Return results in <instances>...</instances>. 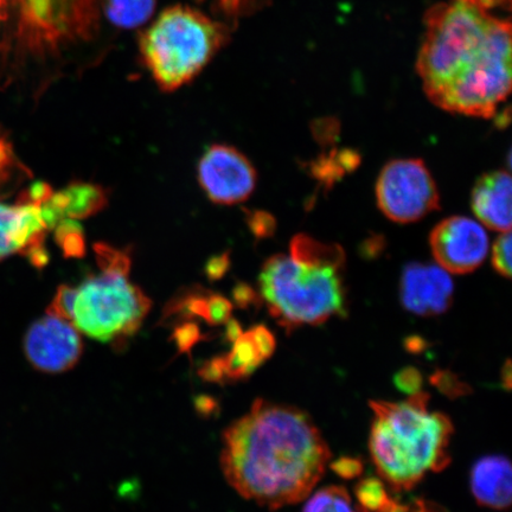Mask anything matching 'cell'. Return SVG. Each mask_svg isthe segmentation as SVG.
<instances>
[{
	"label": "cell",
	"mask_w": 512,
	"mask_h": 512,
	"mask_svg": "<svg viewBox=\"0 0 512 512\" xmlns=\"http://www.w3.org/2000/svg\"><path fill=\"white\" fill-rule=\"evenodd\" d=\"M489 0H446L425 18L416 69L444 111L489 119L511 91V24Z\"/></svg>",
	"instance_id": "cell-1"
},
{
	"label": "cell",
	"mask_w": 512,
	"mask_h": 512,
	"mask_svg": "<svg viewBox=\"0 0 512 512\" xmlns=\"http://www.w3.org/2000/svg\"><path fill=\"white\" fill-rule=\"evenodd\" d=\"M331 452L315 422L296 407L256 400L222 437L224 478L240 496L278 510L309 497Z\"/></svg>",
	"instance_id": "cell-2"
},
{
	"label": "cell",
	"mask_w": 512,
	"mask_h": 512,
	"mask_svg": "<svg viewBox=\"0 0 512 512\" xmlns=\"http://www.w3.org/2000/svg\"><path fill=\"white\" fill-rule=\"evenodd\" d=\"M424 392L406 401H371L369 450L377 472L395 491L414 488L431 472L451 463L454 427L443 413L428 408Z\"/></svg>",
	"instance_id": "cell-3"
},
{
	"label": "cell",
	"mask_w": 512,
	"mask_h": 512,
	"mask_svg": "<svg viewBox=\"0 0 512 512\" xmlns=\"http://www.w3.org/2000/svg\"><path fill=\"white\" fill-rule=\"evenodd\" d=\"M229 29L190 6H170L140 35V56L160 89L174 92L200 75L226 46Z\"/></svg>",
	"instance_id": "cell-4"
},
{
	"label": "cell",
	"mask_w": 512,
	"mask_h": 512,
	"mask_svg": "<svg viewBox=\"0 0 512 512\" xmlns=\"http://www.w3.org/2000/svg\"><path fill=\"white\" fill-rule=\"evenodd\" d=\"M343 266L316 264L278 254L262 267L261 297L287 331L320 325L347 312Z\"/></svg>",
	"instance_id": "cell-5"
},
{
	"label": "cell",
	"mask_w": 512,
	"mask_h": 512,
	"mask_svg": "<svg viewBox=\"0 0 512 512\" xmlns=\"http://www.w3.org/2000/svg\"><path fill=\"white\" fill-rule=\"evenodd\" d=\"M151 304L128 274L101 271L75 287L69 323L95 341L119 345L140 329Z\"/></svg>",
	"instance_id": "cell-6"
},
{
	"label": "cell",
	"mask_w": 512,
	"mask_h": 512,
	"mask_svg": "<svg viewBox=\"0 0 512 512\" xmlns=\"http://www.w3.org/2000/svg\"><path fill=\"white\" fill-rule=\"evenodd\" d=\"M100 19V0H19L14 48L32 55L54 53L92 38Z\"/></svg>",
	"instance_id": "cell-7"
},
{
	"label": "cell",
	"mask_w": 512,
	"mask_h": 512,
	"mask_svg": "<svg viewBox=\"0 0 512 512\" xmlns=\"http://www.w3.org/2000/svg\"><path fill=\"white\" fill-rule=\"evenodd\" d=\"M376 200L382 213L398 223L420 221L440 208L437 184L421 159H396L384 166Z\"/></svg>",
	"instance_id": "cell-8"
},
{
	"label": "cell",
	"mask_w": 512,
	"mask_h": 512,
	"mask_svg": "<svg viewBox=\"0 0 512 512\" xmlns=\"http://www.w3.org/2000/svg\"><path fill=\"white\" fill-rule=\"evenodd\" d=\"M198 181L209 200L223 206L246 201L256 187V171L249 159L232 146L213 145L198 164Z\"/></svg>",
	"instance_id": "cell-9"
},
{
	"label": "cell",
	"mask_w": 512,
	"mask_h": 512,
	"mask_svg": "<svg viewBox=\"0 0 512 512\" xmlns=\"http://www.w3.org/2000/svg\"><path fill=\"white\" fill-rule=\"evenodd\" d=\"M430 245L435 260L446 272L467 274L482 266L489 252V236L475 220L452 216L434 227Z\"/></svg>",
	"instance_id": "cell-10"
},
{
	"label": "cell",
	"mask_w": 512,
	"mask_h": 512,
	"mask_svg": "<svg viewBox=\"0 0 512 512\" xmlns=\"http://www.w3.org/2000/svg\"><path fill=\"white\" fill-rule=\"evenodd\" d=\"M24 352L35 369L61 374L78 364L83 342L72 323L47 313L30 326L24 338Z\"/></svg>",
	"instance_id": "cell-11"
},
{
	"label": "cell",
	"mask_w": 512,
	"mask_h": 512,
	"mask_svg": "<svg viewBox=\"0 0 512 512\" xmlns=\"http://www.w3.org/2000/svg\"><path fill=\"white\" fill-rule=\"evenodd\" d=\"M48 232L41 204L17 200L14 204L0 200V260L14 254L27 255L37 267L47 265L44 238Z\"/></svg>",
	"instance_id": "cell-12"
},
{
	"label": "cell",
	"mask_w": 512,
	"mask_h": 512,
	"mask_svg": "<svg viewBox=\"0 0 512 512\" xmlns=\"http://www.w3.org/2000/svg\"><path fill=\"white\" fill-rule=\"evenodd\" d=\"M454 286L448 273L439 266L409 264L402 272L400 299L413 315H443L452 306Z\"/></svg>",
	"instance_id": "cell-13"
},
{
	"label": "cell",
	"mask_w": 512,
	"mask_h": 512,
	"mask_svg": "<svg viewBox=\"0 0 512 512\" xmlns=\"http://www.w3.org/2000/svg\"><path fill=\"white\" fill-rule=\"evenodd\" d=\"M511 192V177L507 171H492L478 179L472 190L471 206L486 228L510 232Z\"/></svg>",
	"instance_id": "cell-14"
},
{
	"label": "cell",
	"mask_w": 512,
	"mask_h": 512,
	"mask_svg": "<svg viewBox=\"0 0 512 512\" xmlns=\"http://www.w3.org/2000/svg\"><path fill=\"white\" fill-rule=\"evenodd\" d=\"M108 197L99 185L75 182L66 189L54 192L41 204L42 216L48 230L55 229L61 221L87 219L107 206Z\"/></svg>",
	"instance_id": "cell-15"
},
{
	"label": "cell",
	"mask_w": 512,
	"mask_h": 512,
	"mask_svg": "<svg viewBox=\"0 0 512 512\" xmlns=\"http://www.w3.org/2000/svg\"><path fill=\"white\" fill-rule=\"evenodd\" d=\"M470 486L482 507L502 511L511 505L512 470L508 458L486 456L472 466Z\"/></svg>",
	"instance_id": "cell-16"
},
{
	"label": "cell",
	"mask_w": 512,
	"mask_h": 512,
	"mask_svg": "<svg viewBox=\"0 0 512 512\" xmlns=\"http://www.w3.org/2000/svg\"><path fill=\"white\" fill-rule=\"evenodd\" d=\"M275 351V338L264 325L241 334L235 339L232 354L228 357L226 373L232 379H242L270 358Z\"/></svg>",
	"instance_id": "cell-17"
},
{
	"label": "cell",
	"mask_w": 512,
	"mask_h": 512,
	"mask_svg": "<svg viewBox=\"0 0 512 512\" xmlns=\"http://www.w3.org/2000/svg\"><path fill=\"white\" fill-rule=\"evenodd\" d=\"M101 12L115 27L137 29L155 12L157 0H100Z\"/></svg>",
	"instance_id": "cell-18"
},
{
	"label": "cell",
	"mask_w": 512,
	"mask_h": 512,
	"mask_svg": "<svg viewBox=\"0 0 512 512\" xmlns=\"http://www.w3.org/2000/svg\"><path fill=\"white\" fill-rule=\"evenodd\" d=\"M29 176V170L19 162L10 140L0 133V200L11 195Z\"/></svg>",
	"instance_id": "cell-19"
},
{
	"label": "cell",
	"mask_w": 512,
	"mask_h": 512,
	"mask_svg": "<svg viewBox=\"0 0 512 512\" xmlns=\"http://www.w3.org/2000/svg\"><path fill=\"white\" fill-rule=\"evenodd\" d=\"M355 495L358 512H390L395 504L386 485L376 477L361 480L356 486Z\"/></svg>",
	"instance_id": "cell-20"
},
{
	"label": "cell",
	"mask_w": 512,
	"mask_h": 512,
	"mask_svg": "<svg viewBox=\"0 0 512 512\" xmlns=\"http://www.w3.org/2000/svg\"><path fill=\"white\" fill-rule=\"evenodd\" d=\"M303 512H358L352 507L349 492L342 486H328L307 501Z\"/></svg>",
	"instance_id": "cell-21"
},
{
	"label": "cell",
	"mask_w": 512,
	"mask_h": 512,
	"mask_svg": "<svg viewBox=\"0 0 512 512\" xmlns=\"http://www.w3.org/2000/svg\"><path fill=\"white\" fill-rule=\"evenodd\" d=\"M56 241L68 258H82L86 253L85 235L75 220L66 219L57 224Z\"/></svg>",
	"instance_id": "cell-22"
},
{
	"label": "cell",
	"mask_w": 512,
	"mask_h": 512,
	"mask_svg": "<svg viewBox=\"0 0 512 512\" xmlns=\"http://www.w3.org/2000/svg\"><path fill=\"white\" fill-rule=\"evenodd\" d=\"M96 261L102 272L130 274L131 258L119 249H115L106 243H98L94 246Z\"/></svg>",
	"instance_id": "cell-23"
},
{
	"label": "cell",
	"mask_w": 512,
	"mask_h": 512,
	"mask_svg": "<svg viewBox=\"0 0 512 512\" xmlns=\"http://www.w3.org/2000/svg\"><path fill=\"white\" fill-rule=\"evenodd\" d=\"M431 383L441 394L450 399L463 398L471 393V387L450 370H437L431 376Z\"/></svg>",
	"instance_id": "cell-24"
},
{
	"label": "cell",
	"mask_w": 512,
	"mask_h": 512,
	"mask_svg": "<svg viewBox=\"0 0 512 512\" xmlns=\"http://www.w3.org/2000/svg\"><path fill=\"white\" fill-rule=\"evenodd\" d=\"M265 0H216V8L224 19V23L238 21V19L252 14L253 11L264 4Z\"/></svg>",
	"instance_id": "cell-25"
},
{
	"label": "cell",
	"mask_w": 512,
	"mask_h": 512,
	"mask_svg": "<svg viewBox=\"0 0 512 512\" xmlns=\"http://www.w3.org/2000/svg\"><path fill=\"white\" fill-rule=\"evenodd\" d=\"M492 266L504 278L511 277V234L502 233L492 249Z\"/></svg>",
	"instance_id": "cell-26"
},
{
	"label": "cell",
	"mask_w": 512,
	"mask_h": 512,
	"mask_svg": "<svg viewBox=\"0 0 512 512\" xmlns=\"http://www.w3.org/2000/svg\"><path fill=\"white\" fill-rule=\"evenodd\" d=\"M422 380L424 379H422L420 371L413 367L401 369L394 377L396 388L409 396L421 392L422 382H424Z\"/></svg>",
	"instance_id": "cell-27"
},
{
	"label": "cell",
	"mask_w": 512,
	"mask_h": 512,
	"mask_svg": "<svg viewBox=\"0 0 512 512\" xmlns=\"http://www.w3.org/2000/svg\"><path fill=\"white\" fill-rule=\"evenodd\" d=\"M363 467L361 459L352 457H342L331 464V470L343 479L360 477L363 472Z\"/></svg>",
	"instance_id": "cell-28"
},
{
	"label": "cell",
	"mask_w": 512,
	"mask_h": 512,
	"mask_svg": "<svg viewBox=\"0 0 512 512\" xmlns=\"http://www.w3.org/2000/svg\"><path fill=\"white\" fill-rule=\"evenodd\" d=\"M249 226H251L256 236L265 238V236L273 233L275 222L272 216L258 211V213H254L253 216L249 217Z\"/></svg>",
	"instance_id": "cell-29"
},
{
	"label": "cell",
	"mask_w": 512,
	"mask_h": 512,
	"mask_svg": "<svg viewBox=\"0 0 512 512\" xmlns=\"http://www.w3.org/2000/svg\"><path fill=\"white\" fill-rule=\"evenodd\" d=\"M229 266V259L227 255H222L220 258L213 259L209 262L207 271L210 278L219 279L224 273L227 272Z\"/></svg>",
	"instance_id": "cell-30"
},
{
	"label": "cell",
	"mask_w": 512,
	"mask_h": 512,
	"mask_svg": "<svg viewBox=\"0 0 512 512\" xmlns=\"http://www.w3.org/2000/svg\"><path fill=\"white\" fill-rule=\"evenodd\" d=\"M411 509L412 512H447L439 504L427 501H416Z\"/></svg>",
	"instance_id": "cell-31"
},
{
	"label": "cell",
	"mask_w": 512,
	"mask_h": 512,
	"mask_svg": "<svg viewBox=\"0 0 512 512\" xmlns=\"http://www.w3.org/2000/svg\"><path fill=\"white\" fill-rule=\"evenodd\" d=\"M235 298L236 300H239V303L241 304H249L254 298V292L249 287H239L236 288Z\"/></svg>",
	"instance_id": "cell-32"
},
{
	"label": "cell",
	"mask_w": 512,
	"mask_h": 512,
	"mask_svg": "<svg viewBox=\"0 0 512 512\" xmlns=\"http://www.w3.org/2000/svg\"><path fill=\"white\" fill-rule=\"evenodd\" d=\"M502 382L505 389L510 390L511 388V362L508 360L505 362V366L502 370Z\"/></svg>",
	"instance_id": "cell-33"
},
{
	"label": "cell",
	"mask_w": 512,
	"mask_h": 512,
	"mask_svg": "<svg viewBox=\"0 0 512 512\" xmlns=\"http://www.w3.org/2000/svg\"><path fill=\"white\" fill-rule=\"evenodd\" d=\"M424 341H420V339L418 337H415L414 338V341L413 339H409V342H408V349L411 350L412 352H419L422 348H421V345H424Z\"/></svg>",
	"instance_id": "cell-34"
},
{
	"label": "cell",
	"mask_w": 512,
	"mask_h": 512,
	"mask_svg": "<svg viewBox=\"0 0 512 512\" xmlns=\"http://www.w3.org/2000/svg\"><path fill=\"white\" fill-rule=\"evenodd\" d=\"M390 512H412L411 507H408V505H403L396 503L394 504V507Z\"/></svg>",
	"instance_id": "cell-35"
}]
</instances>
